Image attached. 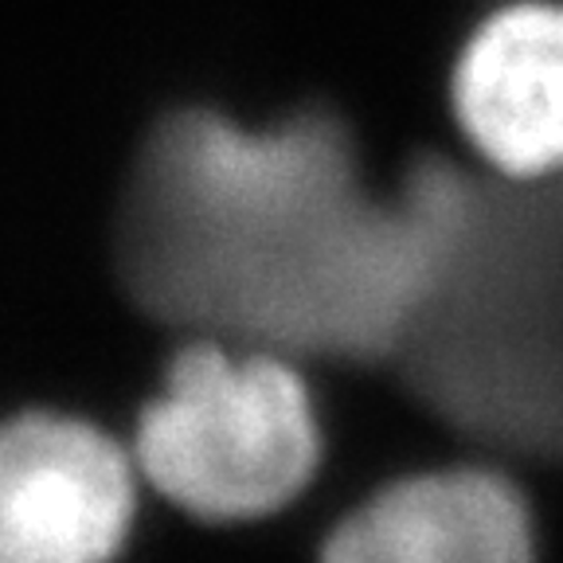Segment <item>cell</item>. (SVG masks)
Instances as JSON below:
<instances>
[{"instance_id":"cell-2","label":"cell","mask_w":563,"mask_h":563,"mask_svg":"<svg viewBox=\"0 0 563 563\" xmlns=\"http://www.w3.org/2000/svg\"><path fill=\"white\" fill-rule=\"evenodd\" d=\"M450 431L505 454L563 442V180L477 173L466 228L391 361Z\"/></svg>"},{"instance_id":"cell-3","label":"cell","mask_w":563,"mask_h":563,"mask_svg":"<svg viewBox=\"0 0 563 563\" xmlns=\"http://www.w3.org/2000/svg\"><path fill=\"white\" fill-rule=\"evenodd\" d=\"M130 446L145 485L173 509L208 525H246L309 489L325 431L306 361L266 344L180 333Z\"/></svg>"},{"instance_id":"cell-1","label":"cell","mask_w":563,"mask_h":563,"mask_svg":"<svg viewBox=\"0 0 563 563\" xmlns=\"http://www.w3.org/2000/svg\"><path fill=\"white\" fill-rule=\"evenodd\" d=\"M474 192L477 168L450 157L376 185L325 110L243 122L185 106L153 122L125 173L114 258L133 306L180 333L391 364Z\"/></svg>"},{"instance_id":"cell-5","label":"cell","mask_w":563,"mask_h":563,"mask_svg":"<svg viewBox=\"0 0 563 563\" xmlns=\"http://www.w3.org/2000/svg\"><path fill=\"white\" fill-rule=\"evenodd\" d=\"M446 114L497 185L563 180V0H501L457 40Z\"/></svg>"},{"instance_id":"cell-4","label":"cell","mask_w":563,"mask_h":563,"mask_svg":"<svg viewBox=\"0 0 563 563\" xmlns=\"http://www.w3.org/2000/svg\"><path fill=\"white\" fill-rule=\"evenodd\" d=\"M145 485L133 446L95 419L27 407L0 434V563H114Z\"/></svg>"},{"instance_id":"cell-6","label":"cell","mask_w":563,"mask_h":563,"mask_svg":"<svg viewBox=\"0 0 563 563\" xmlns=\"http://www.w3.org/2000/svg\"><path fill=\"white\" fill-rule=\"evenodd\" d=\"M317 563H540L537 520L505 470L431 466L391 477L344 512Z\"/></svg>"}]
</instances>
